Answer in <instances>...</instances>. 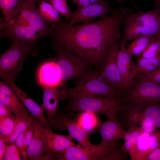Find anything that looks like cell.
Returning a JSON list of instances; mask_svg holds the SVG:
<instances>
[{
    "label": "cell",
    "mask_w": 160,
    "mask_h": 160,
    "mask_svg": "<svg viewBox=\"0 0 160 160\" xmlns=\"http://www.w3.org/2000/svg\"><path fill=\"white\" fill-rule=\"evenodd\" d=\"M131 11L128 8L115 9L111 15L78 25L60 21L53 23L50 36L54 44L70 50L88 64L98 67L111 45L120 37L121 27Z\"/></svg>",
    "instance_id": "cell-1"
},
{
    "label": "cell",
    "mask_w": 160,
    "mask_h": 160,
    "mask_svg": "<svg viewBox=\"0 0 160 160\" xmlns=\"http://www.w3.org/2000/svg\"><path fill=\"white\" fill-rule=\"evenodd\" d=\"M35 3L31 0H18L7 20L1 23L0 37L35 47L39 38L50 36V23L42 17Z\"/></svg>",
    "instance_id": "cell-2"
},
{
    "label": "cell",
    "mask_w": 160,
    "mask_h": 160,
    "mask_svg": "<svg viewBox=\"0 0 160 160\" xmlns=\"http://www.w3.org/2000/svg\"><path fill=\"white\" fill-rule=\"evenodd\" d=\"M121 40L127 42L141 36H159L160 33V12L155 8L147 12H130L124 23Z\"/></svg>",
    "instance_id": "cell-3"
},
{
    "label": "cell",
    "mask_w": 160,
    "mask_h": 160,
    "mask_svg": "<svg viewBox=\"0 0 160 160\" xmlns=\"http://www.w3.org/2000/svg\"><path fill=\"white\" fill-rule=\"evenodd\" d=\"M78 79L75 87L70 88L66 86L65 87L66 98L85 96L122 98L123 93L104 82L97 70H89Z\"/></svg>",
    "instance_id": "cell-4"
},
{
    "label": "cell",
    "mask_w": 160,
    "mask_h": 160,
    "mask_svg": "<svg viewBox=\"0 0 160 160\" xmlns=\"http://www.w3.org/2000/svg\"><path fill=\"white\" fill-rule=\"evenodd\" d=\"M65 107L67 111H89L103 114L107 118L117 117V112L125 102L123 98L93 96H85L69 99Z\"/></svg>",
    "instance_id": "cell-5"
},
{
    "label": "cell",
    "mask_w": 160,
    "mask_h": 160,
    "mask_svg": "<svg viewBox=\"0 0 160 160\" xmlns=\"http://www.w3.org/2000/svg\"><path fill=\"white\" fill-rule=\"evenodd\" d=\"M12 41L11 47L0 57V76L6 82L16 80L27 55L36 54L32 45L19 40Z\"/></svg>",
    "instance_id": "cell-6"
},
{
    "label": "cell",
    "mask_w": 160,
    "mask_h": 160,
    "mask_svg": "<svg viewBox=\"0 0 160 160\" xmlns=\"http://www.w3.org/2000/svg\"><path fill=\"white\" fill-rule=\"evenodd\" d=\"M120 145L116 142L106 144L100 143L87 148L75 145L58 153L57 160H113L114 151Z\"/></svg>",
    "instance_id": "cell-7"
},
{
    "label": "cell",
    "mask_w": 160,
    "mask_h": 160,
    "mask_svg": "<svg viewBox=\"0 0 160 160\" xmlns=\"http://www.w3.org/2000/svg\"><path fill=\"white\" fill-rule=\"evenodd\" d=\"M51 48L56 53L54 60L60 71L61 86L71 79L80 77L89 70V64L70 50L55 44Z\"/></svg>",
    "instance_id": "cell-8"
},
{
    "label": "cell",
    "mask_w": 160,
    "mask_h": 160,
    "mask_svg": "<svg viewBox=\"0 0 160 160\" xmlns=\"http://www.w3.org/2000/svg\"><path fill=\"white\" fill-rule=\"evenodd\" d=\"M123 99L132 104L145 106L160 103V84L138 81L126 89Z\"/></svg>",
    "instance_id": "cell-9"
},
{
    "label": "cell",
    "mask_w": 160,
    "mask_h": 160,
    "mask_svg": "<svg viewBox=\"0 0 160 160\" xmlns=\"http://www.w3.org/2000/svg\"><path fill=\"white\" fill-rule=\"evenodd\" d=\"M119 47L117 41L111 45L105 59L100 66L98 73L100 78L104 82L124 93L122 78L117 62Z\"/></svg>",
    "instance_id": "cell-10"
},
{
    "label": "cell",
    "mask_w": 160,
    "mask_h": 160,
    "mask_svg": "<svg viewBox=\"0 0 160 160\" xmlns=\"http://www.w3.org/2000/svg\"><path fill=\"white\" fill-rule=\"evenodd\" d=\"M49 123L50 126L60 131L66 129L69 134L76 140L81 147L87 148L93 145L89 140V132L83 129L68 114L60 112L56 117Z\"/></svg>",
    "instance_id": "cell-11"
},
{
    "label": "cell",
    "mask_w": 160,
    "mask_h": 160,
    "mask_svg": "<svg viewBox=\"0 0 160 160\" xmlns=\"http://www.w3.org/2000/svg\"><path fill=\"white\" fill-rule=\"evenodd\" d=\"M115 9L111 8L106 1L100 3L91 4L77 8L72 12L68 24L73 25L76 23H88L106 15L107 12L112 13Z\"/></svg>",
    "instance_id": "cell-12"
},
{
    "label": "cell",
    "mask_w": 160,
    "mask_h": 160,
    "mask_svg": "<svg viewBox=\"0 0 160 160\" xmlns=\"http://www.w3.org/2000/svg\"><path fill=\"white\" fill-rule=\"evenodd\" d=\"M65 85L56 87L46 86H41L43 97L41 105L47 113V119L48 122L56 117L60 102L66 98L65 93Z\"/></svg>",
    "instance_id": "cell-13"
},
{
    "label": "cell",
    "mask_w": 160,
    "mask_h": 160,
    "mask_svg": "<svg viewBox=\"0 0 160 160\" xmlns=\"http://www.w3.org/2000/svg\"><path fill=\"white\" fill-rule=\"evenodd\" d=\"M41 138L44 152L48 153L61 152L75 145L72 140V138L69 134L65 136L55 133L45 125L43 128Z\"/></svg>",
    "instance_id": "cell-14"
},
{
    "label": "cell",
    "mask_w": 160,
    "mask_h": 160,
    "mask_svg": "<svg viewBox=\"0 0 160 160\" xmlns=\"http://www.w3.org/2000/svg\"><path fill=\"white\" fill-rule=\"evenodd\" d=\"M118 43L119 47L117 56V64L125 91L134 83V65L132 57V55L126 47V42L120 40Z\"/></svg>",
    "instance_id": "cell-15"
},
{
    "label": "cell",
    "mask_w": 160,
    "mask_h": 160,
    "mask_svg": "<svg viewBox=\"0 0 160 160\" xmlns=\"http://www.w3.org/2000/svg\"><path fill=\"white\" fill-rule=\"evenodd\" d=\"M97 128L102 137L100 143L104 144L112 143L123 139L127 131L123 128L117 117L100 121Z\"/></svg>",
    "instance_id": "cell-16"
},
{
    "label": "cell",
    "mask_w": 160,
    "mask_h": 160,
    "mask_svg": "<svg viewBox=\"0 0 160 160\" xmlns=\"http://www.w3.org/2000/svg\"><path fill=\"white\" fill-rule=\"evenodd\" d=\"M0 103L7 106L18 118L28 116L24 105L5 81L0 82Z\"/></svg>",
    "instance_id": "cell-17"
},
{
    "label": "cell",
    "mask_w": 160,
    "mask_h": 160,
    "mask_svg": "<svg viewBox=\"0 0 160 160\" xmlns=\"http://www.w3.org/2000/svg\"><path fill=\"white\" fill-rule=\"evenodd\" d=\"M38 83L41 86L57 87L61 86V75L60 69L54 60L44 63L37 73Z\"/></svg>",
    "instance_id": "cell-18"
},
{
    "label": "cell",
    "mask_w": 160,
    "mask_h": 160,
    "mask_svg": "<svg viewBox=\"0 0 160 160\" xmlns=\"http://www.w3.org/2000/svg\"><path fill=\"white\" fill-rule=\"evenodd\" d=\"M6 82L9 84L24 105L30 112L31 116L39 119L49 129H52L48 120L44 116L43 113V109L41 105L38 104L34 101L18 87L14 83V81H9Z\"/></svg>",
    "instance_id": "cell-19"
},
{
    "label": "cell",
    "mask_w": 160,
    "mask_h": 160,
    "mask_svg": "<svg viewBox=\"0 0 160 160\" xmlns=\"http://www.w3.org/2000/svg\"><path fill=\"white\" fill-rule=\"evenodd\" d=\"M160 66V55L151 58L140 57L134 65V78L141 73H147Z\"/></svg>",
    "instance_id": "cell-20"
},
{
    "label": "cell",
    "mask_w": 160,
    "mask_h": 160,
    "mask_svg": "<svg viewBox=\"0 0 160 160\" xmlns=\"http://www.w3.org/2000/svg\"><path fill=\"white\" fill-rule=\"evenodd\" d=\"M150 134L144 132L138 139L132 160H145L147 156L151 152Z\"/></svg>",
    "instance_id": "cell-21"
},
{
    "label": "cell",
    "mask_w": 160,
    "mask_h": 160,
    "mask_svg": "<svg viewBox=\"0 0 160 160\" xmlns=\"http://www.w3.org/2000/svg\"><path fill=\"white\" fill-rule=\"evenodd\" d=\"M38 3V11L45 21L50 23L60 21L59 13L49 3L45 0H41Z\"/></svg>",
    "instance_id": "cell-22"
},
{
    "label": "cell",
    "mask_w": 160,
    "mask_h": 160,
    "mask_svg": "<svg viewBox=\"0 0 160 160\" xmlns=\"http://www.w3.org/2000/svg\"><path fill=\"white\" fill-rule=\"evenodd\" d=\"M159 36H146L138 37L134 39L127 48V49L132 55L139 56L142 54L147 45L157 39Z\"/></svg>",
    "instance_id": "cell-23"
},
{
    "label": "cell",
    "mask_w": 160,
    "mask_h": 160,
    "mask_svg": "<svg viewBox=\"0 0 160 160\" xmlns=\"http://www.w3.org/2000/svg\"><path fill=\"white\" fill-rule=\"evenodd\" d=\"M76 121L83 129L88 132L97 127L100 121L95 113L83 111L78 116Z\"/></svg>",
    "instance_id": "cell-24"
},
{
    "label": "cell",
    "mask_w": 160,
    "mask_h": 160,
    "mask_svg": "<svg viewBox=\"0 0 160 160\" xmlns=\"http://www.w3.org/2000/svg\"><path fill=\"white\" fill-rule=\"evenodd\" d=\"M34 119V118L32 116L19 118L13 131L7 143V144L14 143L19 135L28 128L33 121Z\"/></svg>",
    "instance_id": "cell-25"
},
{
    "label": "cell",
    "mask_w": 160,
    "mask_h": 160,
    "mask_svg": "<svg viewBox=\"0 0 160 160\" xmlns=\"http://www.w3.org/2000/svg\"><path fill=\"white\" fill-rule=\"evenodd\" d=\"M19 118L14 115L0 119V135L2 136L6 143L12 134Z\"/></svg>",
    "instance_id": "cell-26"
},
{
    "label": "cell",
    "mask_w": 160,
    "mask_h": 160,
    "mask_svg": "<svg viewBox=\"0 0 160 160\" xmlns=\"http://www.w3.org/2000/svg\"><path fill=\"white\" fill-rule=\"evenodd\" d=\"M45 125L44 124L36 118L34 133L27 148L25 160H31L34 148L41 138L42 130Z\"/></svg>",
    "instance_id": "cell-27"
},
{
    "label": "cell",
    "mask_w": 160,
    "mask_h": 160,
    "mask_svg": "<svg viewBox=\"0 0 160 160\" xmlns=\"http://www.w3.org/2000/svg\"><path fill=\"white\" fill-rule=\"evenodd\" d=\"M51 4L58 12L66 19L70 20L72 12L70 10L66 0H45Z\"/></svg>",
    "instance_id": "cell-28"
},
{
    "label": "cell",
    "mask_w": 160,
    "mask_h": 160,
    "mask_svg": "<svg viewBox=\"0 0 160 160\" xmlns=\"http://www.w3.org/2000/svg\"><path fill=\"white\" fill-rule=\"evenodd\" d=\"M160 52V41L158 37L147 45L143 51L140 57H154L159 55Z\"/></svg>",
    "instance_id": "cell-29"
},
{
    "label": "cell",
    "mask_w": 160,
    "mask_h": 160,
    "mask_svg": "<svg viewBox=\"0 0 160 160\" xmlns=\"http://www.w3.org/2000/svg\"><path fill=\"white\" fill-rule=\"evenodd\" d=\"M18 0H0V7L6 21L17 4Z\"/></svg>",
    "instance_id": "cell-30"
},
{
    "label": "cell",
    "mask_w": 160,
    "mask_h": 160,
    "mask_svg": "<svg viewBox=\"0 0 160 160\" xmlns=\"http://www.w3.org/2000/svg\"><path fill=\"white\" fill-rule=\"evenodd\" d=\"M22 155L19 148L15 143L8 144L3 160H20Z\"/></svg>",
    "instance_id": "cell-31"
},
{
    "label": "cell",
    "mask_w": 160,
    "mask_h": 160,
    "mask_svg": "<svg viewBox=\"0 0 160 160\" xmlns=\"http://www.w3.org/2000/svg\"><path fill=\"white\" fill-rule=\"evenodd\" d=\"M136 76L138 77V81H148L160 84V66L152 72Z\"/></svg>",
    "instance_id": "cell-32"
},
{
    "label": "cell",
    "mask_w": 160,
    "mask_h": 160,
    "mask_svg": "<svg viewBox=\"0 0 160 160\" xmlns=\"http://www.w3.org/2000/svg\"><path fill=\"white\" fill-rule=\"evenodd\" d=\"M36 122V118H34L33 121L28 128L25 136L22 151L21 153L23 160H25L27 148L33 134Z\"/></svg>",
    "instance_id": "cell-33"
},
{
    "label": "cell",
    "mask_w": 160,
    "mask_h": 160,
    "mask_svg": "<svg viewBox=\"0 0 160 160\" xmlns=\"http://www.w3.org/2000/svg\"><path fill=\"white\" fill-rule=\"evenodd\" d=\"M150 140L151 152L160 144V128L150 134Z\"/></svg>",
    "instance_id": "cell-34"
},
{
    "label": "cell",
    "mask_w": 160,
    "mask_h": 160,
    "mask_svg": "<svg viewBox=\"0 0 160 160\" xmlns=\"http://www.w3.org/2000/svg\"><path fill=\"white\" fill-rule=\"evenodd\" d=\"M44 152V145L41 138L34 148L31 160H40Z\"/></svg>",
    "instance_id": "cell-35"
},
{
    "label": "cell",
    "mask_w": 160,
    "mask_h": 160,
    "mask_svg": "<svg viewBox=\"0 0 160 160\" xmlns=\"http://www.w3.org/2000/svg\"><path fill=\"white\" fill-rule=\"evenodd\" d=\"M12 111L7 106L0 103V119L12 116Z\"/></svg>",
    "instance_id": "cell-36"
},
{
    "label": "cell",
    "mask_w": 160,
    "mask_h": 160,
    "mask_svg": "<svg viewBox=\"0 0 160 160\" xmlns=\"http://www.w3.org/2000/svg\"><path fill=\"white\" fill-rule=\"evenodd\" d=\"M145 160H160V144L148 155Z\"/></svg>",
    "instance_id": "cell-37"
},
{
    "label": "cell",
    "mask_w": 160,
    "mask_h": 160,
    "mask_svg": "<svg viewBox=\"0 0 160 160\" xmlns=\"http://www.w3.org/2000/svg\"><path fill=\"white\" fill-rule=\"evenodd\" d=\"M20 133L16 138L14 143L19 148L21 153L23 150V145L24 140L26 133L27 129Z\"/></svg>",
    "instance_id": "cell-38"
},
{
    "label": "cell",
    "mask_w": 160,
    "mask_h": 160,
    "mask_svg": "<svg viewBox=\"0 0 160 160\" xmlns=\"http://www.w3.org/2000/svg\"><path fill=\"white\" fill-rule=\"evenodd\" d=\"M2 136L0 135V160H3L8 144H6Z\"/></svg>",
    "instance_id": "cell-39"
},
{
    "label": "cell",
    "mask_w": 160,
    "mask_h": 160,
    "mask_svg": "<svg viewBox=\"0 0 160 160\" xmlns=\"http://www.w3.org/2000/svg\"><path fill=\"white\" fill-rule=\"evenodd\" d=\"M79 6L77 8L85 6L91 4L89 0H78Z\"/></svg>",
    "instance_id": "cell-40"
},
{
    "label": "cell",
    "mask_w": 160,
    "mask_h": 160,
    "mask_svg": "<svg viewBox=\"0 0 160 160\" xmlns=\"http://www.w3.org/2000/svg\"><path fill=\"white\" fill-rule=\"evenodd\" d=\"M155 3V8L160 12V0H154Z\"/></svg>",
    "instance_id": "cell-41"
},
{
    "label": "cell",
    "mask_w": 160,
    "mask_h": 160,
    "mask_svg": "<svg viewBox=\"0 0 160 160\" xmlns=\"http://www.w3.org/2000/svg\"><path fill=\"white\" fill-rule=\"evenodd\" d=\"M91 4L100 3L106 1V0H89Z\"/></svg>",
    "instance_id": "cell-42"
},
{
    "label": "cell",
    "mask_w": 160,
    "mask_h": 160,
    "mask_svg": "<svg viewBox=\"0 0 160 160\" xmlns=\"http://www.w3.org/2000/svg\"><path fill=\"white\" fill-rule=\"evenodd\" d=\"M77 6V7L79 6L78 0H71Z\"/></svg>",
    "instance_id": "cell-43"
},
{
    "label": "cell",
    "mask_w": 160,
    "mask_h": 160,
    "mask_svg": "<svg viewBox=\"0 0 160 160\" xmlns=\"http://www.w3.org/2000/svg\"><path fill=\"white\" fill-rule=\"evenodd\" d=\"M35 2L36 3V2H38L39 1L41 0H31Z\"/></svg>",
    "instance_id": "cell-44"
},
{
    "label": "cell",
    "mask_w": 160,
    "mask_h": 160,
    "mask_svg": "<svg viewBox=\"0 0 160 160\" xmlns=\"http://www.w3.org/2000/svg\"><path fill=\"white\" fill-rule=\"evenodd\" d=\"M124 0H117V1L118 2H120L121 1H124Z\"/></svg>",
    "instance_id": "cell-45"
},
{
    "label": "cell",
    "mask_w": 160,
    "mask_h": 160,
    "mask_svg": "<svg viewBox=\"0 0 160 160\" xmlns=\"http://www.w3.org/2000/svg\"><path fill=\"white\" fill-rule=\"evenodd\" d=\"M158 38L160 41V33L159 34V37H158Z\"/></svg>",
    "instance_id": "cell-46"
},
{
    "label": "cell",
    "mask_w": 160,
    "mask_h": 160,
    "mask_svg": "<svg viewBox=\"0 0 160 160\" xmlns=\"http://www.w3.org/2000/svg\"></svg>",
    "instance_id": "cell-47"
}]
</instances>
